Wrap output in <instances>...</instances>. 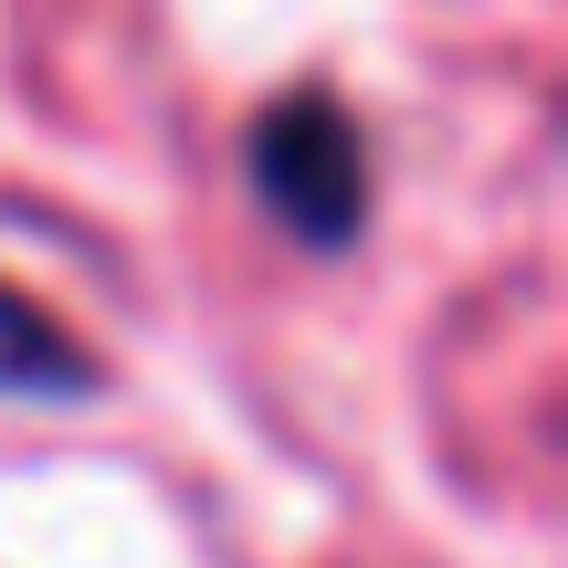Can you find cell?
Returning <instances> with one entry per match:
<instances>
[{
  "instance_id": "cell-1",
  "label": "cell",
  "mask_w": 568,
  "mask_h": 568,
  "mask_svg": "<svg viewBox=\"0 0 568 568\" xmlns=\"http://www.w3.org/2000/svg\"><path fill=\"white\" fill-rule=\"evenodd\" d=\"M253 201L295 232L305 253H347L368 222V138L326 84H295L253 116Z\"/></svg>"
},
{
  "instance_id": "cell-2",
  "label": "cell",
  "mask_w": 568,
  "mask_h": 568,
  "mask_svg": "<svg viewBox=\"0 0 568 568\" xmlns=\"http://www.w3.org/2000/svg\"><path fill=\"white\" fill-rule=\"evenodd\" d=\"M84 389H95V358L21 284H0V400H84Z\"/></svg>"
}]
</instances>
